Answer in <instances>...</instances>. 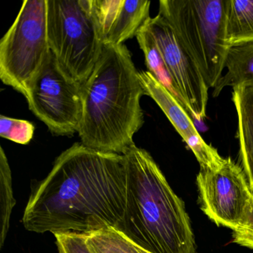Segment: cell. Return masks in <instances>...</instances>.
<instances>
[{"label": "cell", "instance_id": "13", "mask_svg": "<svg viewBox=\"0 0 253 253\" xmlns=\"http://www.w3.org/2000/svg\"><path fill=\"white\" fill-rule=\"evenodd\" d=\"M225 69L226 73L213 88V97H217L226 87L253 85V42L229 46Z\"/></svg>", "mask_w": 253, "mask_h": 253}, {"label": "cell", "instance_id": "16", "mask_svg": "<svg viewBox=\"0 0 253 253\" xmlns=\"http://www.w3.org/2000/svg\"><path fill=\"white\" fill-rule=\"evenodd\" d=\"M85 235L91 253H150L114 227H106Z\"/></svg>", "mask_w": 253, "mask_h": 253}, {"label": "cell", "instance_id": "10", "mask_svg": "<svg viewBox=\"0 0 253 253\" xmlns=\"http://www.w3.org/2000/svg\"><path fill=\"white\" fill-rule=\"evenodd\" d=\"M146 95L150 97L165 114L176 131L198 160L201 168L217 169L224 161L217 149L206 143L195 127L192 118L175 97L148 71L139 72Z\"/></svg>", "mask_w": 253, "mask_h": 253}, {"label": "cell", "instance_id": "3", "mask_svg": "<svg viewBox=\"0 0 253 253\" xmlns=\"http://www.w3.org/2000/svg\"><path fill=\"white\" fill-rule=\"evenodd\" d=\"M123 155L125 208L117 229L150 253H196L184 203L152 155L135 144Z\"/></svg>", "mask_w": 253, "mask_h": 253}, {"label": "cell", "instance_id": "19", "mask_svg": "<svg viewBox=\"0 0 253 253\" xmlns=\"http://www.w3.org/2000/svg\"><path fill=\"white\" fill-rule=\"evenodd\" d=\"M54 236L59 253H91L85 244V234L64 232Z\"/></svg>", "mask_w": 253, "mask_h": 253}, {"label": "cell", "instance_id": "21", "mask_svg": "<svg viewBox=\"0 0 253 253\" xmlns=\"http://www.w3.org/2000/svg\"><path fill=\"white\" fill-rule=\"evenodd\" d=\"M238 229H246V230L253 232V195L250 204L246 210L241 225Z\"/></svg>", "mask_w": 253, "mask_h": 253}, {"label": "cell", "instance_id": "20", "mask_svg": "<svg viewBox=\"0 0 253 253\" xmlns=\"http://www.w3.org/2000/svg\"><path fill=\"white\" fill-rule=\"evenodd\" d=\"M233 242L253 250V232L246 229H237L232 232Z\"/></svg>", "mask_w": 253, "mask_h": 253}, {"label": "cell", "instance_id": "15", "mask_svg": "<svg viewBox=\"0 0 253 253\" xmlns=\"http://www.w3.org/2000/svg\"><path fill=\"white\" fill-rule=\"evenodd\" d=\"M226 41L229 46L253 42V0H227Z\"/></svg>", "mask_w": 253, "mask_h": 253}, {"label": "cell", "instance_id": "1", "mask_svg": "<svg viewBox=\"0 0 253 253\" xmlns=\"http://www.w3.org/2000/svg\"><path fill=\"white\" fill-rule=\"evenodd\" d=\"M124 155L75 143L36 185L25 209V228L36 233L88 234L118 229L125 208Z\"/></svg>", "mask_w": 253, "mask_h": 253}, {"label": "cell", "instance_id": "8", "mask_svg": "<svg viewBox=\"0 0 253 253\" xmlns=\"http://www.w3.org/2000/svg\"><path fill=\"white\" fill-rule=\"evenodd\" d=\"M196 182L204 214L217 226L238 229L253 197L243 169L225 158L217 169L201 168Z\"/></svg>", "mask_w": 253, "mask_h": 253}, {"label": "cell", "instance_id": "12", "mask_svg": "<svg viewBox=\"0 0 253 253\" xmlns=\"http://www.w3.org/2000/svg\"><path fill=\"white\" fill-rule=\"evenodd\" d=\"M232 101L238 115V138L242 169L253 195V85L233 88Z\"/></svg>", "mask_w": 253, "mask_h": 253}, {"label": "cell", "instance_id": "2", "mask_svg": "<svg viewBox=\"0 0 253 253\" xmlns=\"http://www.w3.org/2000/svg\"><path fill=\"white\" fill-rule=\"evenodd\" d=\"M139 72L125 44L104 45L100 60L81 85L78 134L81 143L99 152L124 155L134 146L144 124Z\"/></svg>", "mask_w": 253, "mask_h": 253}, {"label": "cell", "instance_id": "7", "mask_svg": "<svg viewBox=\"0 0 253 253\" xmlns=\"http://www.w3.org/2000/svg\"><path fill=\"white\" fill-rule=\"evenodd\" d=\"M26 100L29 109L51 134L72 136L78 132L81 85L63 72L51 51L31 82Z\"/></svg>", "mask_w": 253, "mask_h": 253}, {"label": "cell", "instance_id": "5", "mask_svg": "<svg viewBox=\"0 0 253 253\" xmlns=\"http://www.w3.org/2000/svg\"><path fill=\"white\" fill-rule=\"evenodd\" d=\"M50 50L63 72L82 85L103 53L94 0H46Z\"/></svg>", "mask_w": 253, "mask_h": 253}, {"label": "cell", "instance_id": "17", "mask_svg": "<svg viewBox=\"0 0 253 253\" xmlns=\"http://www.w3.org/2000/svg\"><path fill=\"white\" fill-rule=\"evenodd\" d=\"M16 204L12 175L3 148H0V247L2 248L9 230L10 219Z\"/></svg>", "mask_w": 253, "mask_h": 253}, {"label": "cell", "instance_id": "11", "mask_svg": "<svg viewBox=\"0 0 253 253\" xmlns=\"http://www.w3.org/2000/svg\"><path fill=\"white\" fill-rule=\"evenodd\" d=\"M104 45H120L136 37L150 18L147 0H94Z\"/></svg>", "mask_w": 253, "mask_h": 253}, {"label": "cell", "instance_id": "4", "mask_svg": "<svg viewBox=\"0 0 253 253\" xmlns=\"http://www.w3.org/2000/svg\"><path fill=\"white\" fill-rule=\"evenodd\" d=\"M227 0H161L160 15L198 66L209 88L224 70Z\"/></svg>", "mask_w": 253, "mask_h": 253}, {"label": "cell", "instance_id": "18", "mask_svg": "<svg viewBox=\"0 0 253 253\" xmlns=\"http://www.w3.org/2000/svg\"><path fill=\"white\" fill-rule=\"evenodd\" d=\"M33 123L26 120L0 116V136L19 144L27 145L35 134Z\"/></svg>", "mask_w": 253, "mask_h": 253}, {"label": "cell", "instance_id": "14", "mask_svg": "<svg viewBox=\"0 0 253 253\" xmlns=\"http://www.w3.org/2000/svg\"><path fill=\"white\" fill-rule=\"evenodd\" d=\"M147 21L139 29L136 35V38L140 49L144 54L145 63L148 72L175 97L176 100L186 109L191 118H193L187 103L166 66L162 54L158 48L153 34L149 29Z\"/></svg>", "mask_w": 253, "mask_h": 253}, {"label": "cell", "instance_id": "6", "mask_svg": "<svg viewBox=\"0 0 253 253\" xmlns=\"http://www.w3.org/2000/svg\"><path fill=\"white\" fill-rule=\"evenodd\" d=\"M46 0H26L0 41V79L27 97L32 80L49 54Z\"/></svg>", "mask_w": 253, "mask_h": 253}, {"label": "cell", "instance_id": "9", "mask_svg": "<svg viewBox=\"0 0 253 253\" xmlns=\"http://www.w3.org/2000/svg\"><path fill=\"white\" fill-rule=\"evenodd\" d=\"M166 66L187 103L193 119L207 117L208 91L198 66L179 42L168 22L159 14L147 21Z\"/></svg>", "mask_w": 253, "mask_h": 253}]
</instances>
